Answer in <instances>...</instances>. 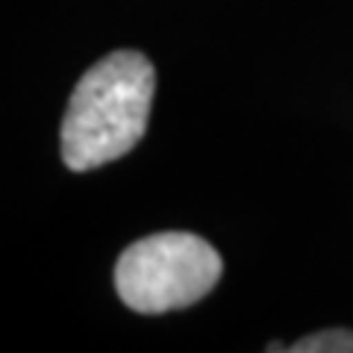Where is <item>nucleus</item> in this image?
Returning <instances> with one entry per match:
<instances>
[{
  "instance_id": "nucleus-1",
  "label": "nucleus",
  "mask_w": 353,
  "mask_h": 353,
  "mask_svg": "<svg viewBox=\"0 0 353 353\" xmlns=\"http://www.w3.org/2000/svg\"><path fill=\"white\" fill-rule=\"evenodd\" d=\"M157 71L139 50L97 59L77 83L62 118V159L71 171H94L121 159L148 130Z\"/></svg>"
},
{
  "instance_id": "nucleus-3",
  "label": "nucleus",
  "mask_w": 353,
  "mask_h": 353,
  "mask_svg": "<svg viewBox=\"0 0 353 353\" xmlns=\"http://www.w3.org/2000/svg\"><path fill=\"white\" fill-rule=\"evenodd\" d=\"M294 353H353V330H321L292 345Z\"/></svg>"
},
{
  "instance_id": "nucleus-2",
  "label": "nucleus",
  "mask_w": 353,
  "mask_h": 353,
  "mask_svg": "<svg viewBox=\"0 0 353 353\" xmlns=\"http://www.w3.org/2000/svg\"><path fill=\"white\" fill-rule=\"evenodd\" d=\"M224 274V259L194 233H153L121 253L115 292L132 312L162 315L203 301Z\"/></svg>"
}]
</instances>
